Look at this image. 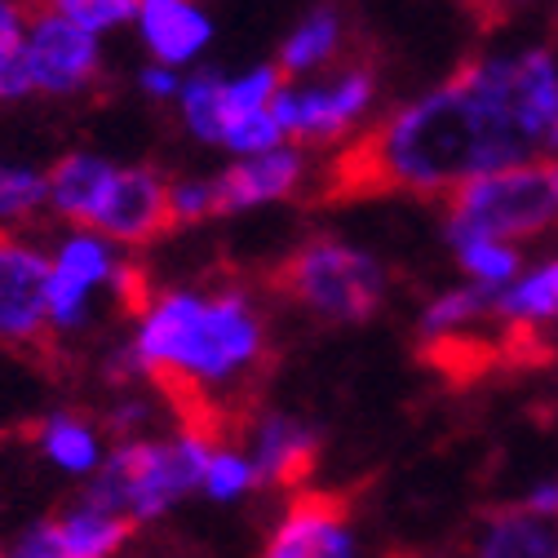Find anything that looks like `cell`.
<instances>
[{
  "mask_svg": "<svg viewBox=\"0 0 558 558\" xmlns=\"http://www.w3.org/2000/svg\"><path fill=\"white\" fill-rule=\"evenodd\" d=\"M554 124L558 62L549 49L478 58L345 147L324 173V199L461 191L523 165L536 143H549Z\"/></svg>",
  "mask_w": 558,
  "mask_h": 558,
  "instance_id": "1",
  "label": "cell"
},
{
  "mask_svg": "<svg viewBox=\"0 0 558 558\" xmlns=\"http://www.w3.org/2000/svg\"><path fill=\"white\" fill-rule=\"evenodd\" d=\"M133 368L173 395L182 430L218 439L266 373V324L244 289L165 293L137 319Z\"/></svg>",
  "mask_w": 558,
  "mask_h": 558,
  "instance_id": "2",
  "label": "cell"
},
{
  "mask_svg": "<svg viewBox=\"0 0 558 558\" xmlns=\"http://www.w3.org/2000/svg\"><path fill=\"white\" fill-rule=\"evenodd\" d=\"M218 452V439L182 430L169 444H120L102 465L89 487L94 510L120 514L129 523H143L178 506L186 493L204 487L208 457Z\"/></svg>",
  "mask_w": 558,
  "mask_h": 558,
  "instance_id": "3",
  "label": "cell"
},
{
  "mask_svg": "<svg viewBox=\"0 0 558 558\" xmlns=\"http://www.w3.org/2000/svg\"><path fill=\"white\" fill-rule=\"evenodd\" d=\"M558 222V160H523L514 169L465 182L448 199V240H527Z\"/></svg>",
  "mask_w": 558,
  "mask_h": 558,
  "instance_id": "4",
  "label": "cell"
},
{
  "mask_svg": "<svg viewBox=\"0 0 558 558\" xmlns=\"http://www.w3.org/2000/svg\"><path fill=\"white\" fill-rule=\"evenodd\" d=\"M275 289L332 324H364L386 302V270L355 244L311 240L275 270Z\"/></svg>",
  "mask_w": 558,
  "mask_h": 558,
  "instance_id": "5",
  "label": "cell"
},
{
  "mask_svg": "<svg viewBox=\"0 0 558 558\" xmlns=\"http://www.w3.org/2000/svg\"><path fill=\"white\" fill-rule=\"evenodd\" d=\"M53 262L14 235H0V341L36 345L49 328Z\"/></svg>",
  "mask_w": 558,
  "mask_h": 558,
  "instance_id": "6",
  "label": "cell"
},
{
  "mask_svg": "<svg viewBox=\"0 0 558 558\" xmlns=\"http://www.w3.org/2000/svg\"><path fill=\"white\" fill-rule=\"evenodd\" d=\"M23 62L32 89L40 94H76L98 76V36L72 27L53 10L36 14L23 36Z\"/></svg>",
  "mask_w": 558,
  "mask_h": 558,
  "instance_id": "7",
  "label": "cell"
},
{
  "mask_svg": "<svg viewBox=\"0 0 558 558\" xmlns=\"http://www.w3.org/2000/svg\"><path fill=\"white\" fill-rule=\"evenodd\" d=\"M257 558H360L351 510H345L341 497L328 493L293 497Z\"/></svg>",
  "mask_w": 558,
  "mask_h": 558,
  "instance_id": "8",
  "label": "cell"
},
{
  "mask_svg": "<svg viewBox=\"0 0 558 558\" xmlns=\"http://www.w3.org/2000/svg\"><path fill=\"white\" fill-rule=\"evenodd\" d=\"M373 102V76L364 66L355 72L337 76V85L328 89H306V94H293V89H279L275 102H270V116L275 124L284 129V137H306V143H337L360 111H368Z\"/></svg>",
  "mask_w": 558,
  "mask_h": 558,
  "instance_id": "9",
  "label": "cell"
},
{
  "mask_svg": "<svg viewBox=\"0 0 558 558\" xmlns=\"http://www.w3.org/2000/svg\"><path fill=\"white\" fill-rule=\"evenodd\" d=\"M173 227L169 218V182L156 169H120L116 186L94 218V231L111 244H151Z\"/></svg>",
  "mask_w": 558,
  "mask_h": 558,
  "instance_id": "10",
  "label": "cell"
},
{
  "mask_svg": "<svg viewBox=\"0 0 558 558\" xmlns=\"http://www.w3.org/2000/svg\"><path fill=\"white\" fill-rule=\"evenodd\" d=\"M120 257L102 235H72L62 240L49 279V328H81L89 319V293L111 284Z\"/></svg>",
  "mask_w": 558,
  "mask_h": 558,
  "instance_id": "11",
  "label": "cell"
},
{
  "mask_svg": "<svg viewBox=\"0 0 558 558\" xmlns=\"http://www.w3.org/2000/svg\"><path fill=\"white\" fill-rule=\"evenodd\" d=\"M315 457H319V435L298 422V416H284V412H270L253 426V474L257 483L266 487H302L315 470Z\"/></svg>",
  "mask_w": 558,
  "mask_h": 558,
  "instance_id": "12",
  "label": "cell"
},
{
  "mask_svg": "<svg viewBox=\"0 0 558 558\" xmlns=\"http://www.w3.org/2000/svg\"><path fill=\"white\" fill-rule=\"evenodd\" d=\"M302 151L293 147H275L266 156H248L240 160L235 169H227L218 182H214V199H218V214H235V208H253V204H266V199H284L298 191L302 182Z\"/></svg>",
  "mask_w": 558,
  "mask_h": 558,
  "instance_id": "13",
  "label": "cell"
},
{
  "mask_svg": "<svg viewBox=\"0 0 558 558\" xmlns=\"http://www.w3.org/2000/svg\"><path fill=\"white\" fill-rule=\"evenodd\" d=\"M137 27L147 36V49L169 72L191 62L208 45V36H214V23H208V14L195 0H143L137 5Z\"/></svg>",
  "mask_w": 558,
  "mask_h": 558,
  "instance_id": "14",
  "label": "cell"
},
{
  "mask_svg": "<svg viewBox=\"0 0 558 558\" xmlns=\"http://www.w3.org/2000/svg\"><path fill=\"white\" fill-rule=\"evenodd\" d=\"M116 173H120L116 165H107L98 156H85V151L62 156L45 178L49 182V204L58 208L62 218H72L81 227H94V218L102 214V204H107V195L116 186Z\"/></svg>",
  "mask_w": 558,
  "mask_h": 558,
  "instance_id": "15",
  "label": "cell"
},
{
  "mask_svg": "<svg viewBox=\"0 0 558 558\" xmlns=\"http://www.w3.org/2000/svg\"><path fill=\"white\" fill-rule=\"evenodd\" d=\"M478 558H558V523H545L523 506L501 510L483 527Z\"/></svg>",
  "mask_w": 558,
  "mask_h": 558,
  "instance_id": "16",
  "label": "cell"
},
{
  "mask_svg": "<svg viewBox=\"0 0 558 558\" xmlns=\"http://www.w3.org/2000/svg\"><path fill=\"white\" fill-rule=\"evenodd\" d=\"M129 527H133L129 519L107 514V510H94V506L58 514V532H62L66 558H111L124 545Z\"/></svg>",
  "mask_w": 558,
  "mask_h": 558,
  "instance_id": "17",
  "label": "cell"
},
{
  "mask_svg": "<svg viewBox=\"0 0 558 558\" xmlns=\"http://www.w3.org/2000/svg\"><path fill=\"white\" fill-rule=\"evenodd\" d=\"M40 448L53 465L72 470V474H89L102 465V448H98V435L85 416H72V412H58L40 426Z\"/></svg>",
  "mask_w": 558,
  "mask_h": 558,
  "instance_id": "18",
  "label": "cell"
},
{
  "mask_svg": "<svg viewBox=\"0 0 558 558\" xmlns=\"http://www.w3.org/2000/svg\"><path fill=\"white\" fill-rule=\"evenodd\" d=\"M497 315L506 324H541L558 315V262L514 279L510 289L497 293Z\"/></svg>",
  "mask_w": 558,
  "mask_h": 558,
  "instance_id": "19",
  "label": "cell"
},
{
  "mask_svg": "<svg viewBox=\"0 0 558 558\" xmlns=\"http://www.w3.org/2000/svg\"><path fill=\"white\" fill-rule=\"evenodd\" d=\"M182 116L195 137L204 143H227L231 107H227V81L218 72H199L182 85Z\"/></svg>",
  "mask_w": 558,
  "mask_h": 558,
  "instance_id": "20",
  "label": "cell"
},
{
  "mask_svg": "<svg viewBox=\"0 0 558 558\" xmlns=\"http://www.w3.org/2000/svg\"><path fill=\"white\" fill-rule=\"evenodd\" d=\"M497 293L501 289H452V293H444V298H435L430 302V311L422 315V332L430 337V341H439V337H457L465 324H478L487 311L497 315Z\"/></svg>",
  "mask_w": 558,
  "mask_h": 558,
  "instance_id": "21",
  "label": "cell"
},
{
  "mask_svg": "<svg viewBox=\"0 0 558 558\" xmlns=\"http://www.w3.org/2000/svg\"><path fill=\"white\" fill-rule=\"evenodd\" d=\"M341 45V23L332 10H315L289 40H284V72H311V66L328 62L332 49Z\"/></svg>",
  "mask_w": 558,
  "mask_h": 558,
  "instance_id": "22",
  "label": "cell"
},
{
  "mask_svg": "<svg viewBox=\"0 0 558 558\" xmlns=\"http://www.w3.org/2000/svg\"><path fill=\"white\" fill-rule=\"evenodd\" d=\"M457 253H461V266L478 279L483 289L510 284V279L519 275V253H514V244H501V240H461Z\"/></svg>",
  "mask_w": 558,
  "mask_h": 558,
  "instance_id": "23",
  "label": "cell"
},
{
  "mask_svg": "<svg viewBox=\"0 0 558 558\" xmlns=\"http://www.w3.org/2000/svg\"><path fill=\"white\" fill-rule=\"evenodd\" d=\"M137 5H143V0H49V10L58 19H66L72 27L89 32V36H102V32L129 23L137 14Z\"/></svg>",
  "mask_w": 558,
  "mask_h": 558,
  "instance_id": "24",
  "label": "cell"
},
{
  "mask_svg": "<svg viewBox=\"0 0 558 558\" xmlns=\"http://www.w3.org/2000/svg\"><path fill=\"white\" fill-rule=\"evenodd\" d=\"M257 483L253 474V461L235 448H218L214 457H208V470H204V493L214 497V501H235L244 497L248 487Z\"/></svg>",
  "mask_w": 558,
  "mask_h": 558,
  "instance_id": "25",
  "label": "cell"
},
{
  "mask_svg": "<svg viewBox=\"0 0 558 558\" xmlns=\"http://www.w3.org/2000/svg\"><path fill=\"white\" fill-rule=\"evenodd\" d=\"M49 199V182L32 169H10L0 165V218H23L32 208Z\"/></svg>",
  "mask_w": 558,
  "mask_h": 558,
  "instance_id": "26",
  "label": "cell"
},
{
  "mask_svg": "<svg viewBox=\"0 0 558 558\" xmlns=\"http://www.w3.org/2000/svg\"><path fill=\"white\" fill-rule=\"evenodd\" d=\"M279 94V66H257V72L240 76V81H227V107H231V124L240 116H253V111H266ZM231 133V129H227Z\"/></svg>",
  "mask_w": 558,
  "mask_h": 558,
  "instance_id": "27",
  "label": "cell"
},
{
  "mask_svg": "<svg viewBox=\"0 0 558 558\" xmlns=\"http://www.w3.org/2000/svg\"><path fill=\"white\" fill-rule=\"evenodd\" d=\"M222 147L240 151L244 160H248V156H266V151H275V147H284V129L275 124V116H270V107H266V111L240 116V120L231 124V133H227Z\"/></svg>",
  "mask_w": 558,
  "mask_h": 558,
  "instance_id": "28",
  "label": "cell"
},
{
  "mask_svg": "<svg viewBox=\"0 0 558 558\" xmlns=\"http://www.w3.org/2000/svg\"><path fill=\"white\" fill-rule=\"evenodd\" d=\"M208 214H218V199H214V182H178L169 186V218L178 222H199Z\"/></svg>",
  "mask_w": 558,
  "mask_h": 558,
  "instance_id": "29",
  "label": "cell"
},
{
  "mask_svg": "<svg viewBox=\"0 0 558 558\" xmlns=\"http://www.w3.org/2000/svg\"><path fill=\"white\" fill-rule=\"evenodd\" d=\"M23 36H27V27H23L19 5L14 0H0V72H5L14 62V53L23 49Z\"/></svg>",
  "mask_w": 558,
  "mask_h": 558,
  "instance_id": "30",
  "label": "cell"
},
{
  "mask_svg": "<svg viewBox=\"0 0 558 558\" xmlns=\"http://www.w3.org/2000/svg\"><path fill=\"white\" fill-rule=\"evenodd\" d=\"M523 510H532V514L545 519V523H558V478H554V483H541L536 493L523 501Z\"/></svg>",
  "mask_w": 558,
  "mask_h": 558,
  "instance_id": "31",
  "label": "cell"
},
{
  "mask_svg": "<svg viewBox=\"0 0 558 558\" xmlns=\"http://www.w3.org/2000/svg\"><path fill=\"white\" fill-rule=\"evenodd\" d=\"M143 89H147L151 98H169V94H182V85H178V76L169 72V66H151V72H143Z\"/></svg>",
  "mask_w": 558,
  "mask_h": 558,
  "instance_id": "32",
  "label": "cell"
},
{
  "mask_svg": "<svg viewBox=\"0 0 558 558\" xmlns=\"http://www.w3.org/2000/svg\"><path fill=\"white\" fill-rule=\"evenodd\" d=\"M545 147H554V151H558V124H554V133H549V143H545Z\"/></svg>",
  "mask_w": 558,
  "mask_h": 558,
  "instance_id": "33",
  "label": "cell"
},
{
  "mask_svg": "<svg viewBox=\"0 0 558 558\" xmlns=\"http://www.w3.org/2000/svg\"><path fill=\"white\" fill-rule=\"evenodd\" d=\"M0 558H5V554H0Z\"/></svg>",
  "mask_w": 558,
  "mask_h": 558,
  "instance_id": "34",
  "label": "cell"
}]
</instances>
